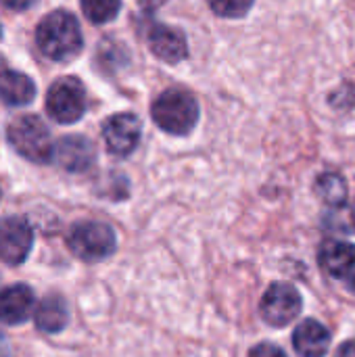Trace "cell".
Segmentation results:
<instances>
[{
    "label": "cell",
    "mask_w": 355,
    "mask_h": 357,
    "mask_svg": "<svg viewBox=\"0 0 355 357\" xmlns=\"http://www.w3.org/2000/svg\"><path fill=\"white\" fill-rule=\"evenodd\" d=\"M255 0H209V6L216 15L220 17H228V19H236V17H245Z\"/></svg>",
    "instance_id": "18"
},
{
    "label": "cell",
    "mask_w": 355,
    "mask_h": 357,
    "mask_svg": "<svg viewBox=\"0 0 355 357\" xmlns=\"http://www.w3.org/2000/svg\"><path fill=\"white\" fill-rule=\"evenodd\" d=\"M6 8H10V10H27V8H31L38 0H0Z\"/></svg>",
    "instance_id": "21"
},
{
    "label": "cell",
    "mask_w": 355,
    "mask_h": 357,
    "mask_svg": "<svg viewBox=\"0 0 355 357\" xmlns=\"http://www.w3.org/2000/svg\"><path fill=\"white\" fill-rule=\"evenodd\" d=\"M36 326L42 333H61L67 322H69V310L67 303L59 297V295H48L40 301V305L36 307Z\"/></svg>",
    "instance_id": "15"
},
{
    "label": "cell",
    "mask_w": 355,
    "mask_h": 357,
    "mask_svg": "<svg viewBox=\"0 0 355 357\" xmlns=\"http://www.w3.org/2000/svg\"><path fill=\"white\" fill-rule=\"evenodd\" d=\"M335 357H355V341H345L343 345H339Z\"/></svg>",
    "instance_id": "22"
},
{
    "label": "cell",
    "mask_w": 355,
    "mask_h": 357,
    "mask_svg": "<svg viewBox=\"0 0 355 357\" xmlns=\"http://www.w3.org/2000/svg\"><path fill=\"white\" fill-rule=\"evenodd\" d=\"M249 357H287V354L278 347V345H272V343H259L251 349Z\"/></svg>",
    "instance_id": "20"
},
{
    "label": "cell",
    "mask_w": 355,
    "mask_h": 357,
    "mask_svg": "<svg viewBox=\"0 0 355 357\" xmlns=\"http://www.w3.org/2000/svg\"><path fill=\"white\" fill-rule=\"evenodd\" d=\"M33 232L25 218L8 215L0 220V259L8 266H19L25 261L31 249Z\"/></svg>",
    "instance_id": "7"
},
{
    "label": "cell",
    "mask_w": 355,
    "mask_h": 357,
    "mask_svg": "<svg viewBox=\"0 0 355 357\" xmlns=\"http://www.w3.org/2000/svg\"><path fill=\"white\" fill-rule=\"evenodd\" d=\"M142 123L134 113H115L103 126V138L111 155L128 157L140 142Z\"/></svg>",
    "instance_id": "8"
},
{
    "label": "cell",
    "mask_w": 355,
    "mask_h": 357,
    "mask_svg": "<svg viewBox=\"0 0 355 357\" xmlns=\"http://www.w3.org/2000/svg\"><path fill=\"white\" fill-rule=\"evenodd\" d=\"M52 159L65 172L82 174V172H88L94 165L96 151H94V144L84 136H65V138H61L56 142Z\"/></svg>",
    "instance_id": "9"
},
{
    "label": "cell",
    "mask_w": 355,
    "mask_h": 357,
    "mask_svg": "<svg viewBox=\"0 0 355 357\" xmlns=\"http://www.w3.org/2000/svg\"><path fill=\"white\" fill-rule=\"evenodd\" d=\"M69 251L84 261H103L117 249V236L109 224L80 222L67 234Z\"/></svg>",
    "instance_id": "4"
},
{
    "label": "cell",
    "mask_w": 355,
    "mask_h": 357,
    "mask_svg": "<svg viewBox=\"0 0 355 357\" xmlns=\"http://www.w3.org/2000/svg\"><path fill=\"white\" fill-rule=\"evenodd\" d=\"M293 347L299 357H324L331 347V333L314 318L297 324L293 333Z\"/></svg>",
    "instance_id": "11"
},
{
    "label": "cell",
    "mask_w": 355,
    "mask_h": 357,
    "mask_svg": "<svg viewBox=\"0 0 355 357\" xmlns=\"http://www.w3.org/2000/svg\"><path fill=\"white\" fill-rule=\"evenodd\" d=\"M349 289L355 293V270L352 272V276H349Z\"/></svg>",
    "instance_id": "25"
},
{
    "label": "cell",
    "mask_w": 355,
    "mask_h": 357,
    "mask_svg": "<svg viewBox=\"0 0 355 357\" xmlns=\"http://www.w3.org/2000/svg\"><path fill=\"white\" fill-rule=\"evenodd\" d=\"M165 0H138V4L146 10V13H155Z\"/></svg>",
    "instance_id": "23"
},
{
    "label": "cell",
    "mask_w": 355,
    "mask_h": 357,
    "mask_svg": "<svg viewBox=\"0 0 355 357\" xmlns=\"http://www.w3.org/2000/svg\"><path fill=\"white\" fill-rule=\"evenodd\" d=\"M149 48L151 52L161 59L163 63L176 65L188 56V42L186 36L169 25H153L149 31Z\"/></svg>",
    "instance_id": "10"
},
{
    "label": "cell",
    "mask_w": 355,
    "mask_h": 357,
    "mask_svg": "<svg viewBox=\"0 0 355 357\" xmlns=\"http://www.w3.org/2000/svg\"><path fill=\"white\" fill-rule=\"evenodd\" d=\"M82 10L92 23H109L121 10V0H80Z\"/></svg>",
    "instance_id": "17"
},
{
    "label": "cell",
    "mask_w": 355,
    "mask_h": 357,
    "mask_svg": "<svg viewBox=\"0 0 355 357\" xmlns=\"http://www.w3.org/2000/svg\"><path fill=\"white\" fill-rule=\"evenodd\" d=\"M33 293L25 284H13L0 293V322L4 324H23L33 314Z\"/></svg>",
    "instance_id": "12"
},
{
    "label": "cell",
    "mask_w": 355,
    "mask_h": 357,
    "mask_svg": "<svg viewBox=\"0 0 355 357\" xmlns=\"http://www.w3.org/2000/svg\"><path fill=\"white\" fill-rule=\"evenodd\" d=\"M0 357H10V347H8V341L6 337L0 333Z\"/></svg>",
    "instance_id": "24"
},
{
    "label": "cell",
    "mask_w": 355,
    "mask_h": 357,
    "mask_svg": "<svg viewBox=\"0 0 355 357\" xmlns=\"http://www.w3.org/2000/svg\"><path fill=\"white\" fill-rule=\"evenodd\" d=\"M151 117L163 132L186 136L195 130L199 121V102L190 92L169 88L161 92L151 105Z\"/></svg>",
    "instance_id": "2"
},
{
    "label": "cell",
    "mask_w": 355,
    "mask_h": 357,
    "mask_svg": "<svg viewBox=\"0 0 355 357\" xmlns=\"http://www.w3.org/2000/svg\"><path fill=\"white\" fill-rule=\"evenodd\" d=\"M0 36H2V27H0Z\"/></svg>",
    "instance_id": "26"
},
{
    "label": "cell",
    "mask_w": 355,
    "mask_h": 357,
    "mask_svg": "<svg viewBox=\"0 0 355 357\" xmlns=\"http://www.w3.org/2000/svg\"><path fill=\"white\" fill-rule=\"evenodd\" d=\"M316 195L333 209L343 207L347 201V182L341 174L326 172L316 180Z\"/></svg>",
    "instance_id": "16"
},
{
    "label": "cell",
    "mask_w": 355,
    "mask_h": 357,
    "mask_svg": "<svg viewBox=\"0 0 355 357\" xmlns=\"http://www.w3.org/2000/svg\"><path fill=\"white\" fill-rule=\"evenodd\" d=\"M303 307V299L299 291L289 282H274L262 297L259 314L266 324L274 328H285L293 320L299 318Z\"/></svg>",
    "instance_id": "6"
},
{
    "label": "cell",
    "mask_w": 355,
    "mask_h": 357,
    "mask_svg": "<svg viewBox=\"0 0 355 357\" xmlns=\"http://www.w3.org/2000/svg\"><path fill=\"white\" fill-rule=\"evenodd\" d=\"M8 142L13 149L33 161V163H48L54 157V144L50 130L38 115H21L8 126Z\"/></svg>",
    "instance_id": "3"
},
{
    "label": "cell",
    "mask_w": 355,
    "mask_h": 357,
    "mask_svg": "<svg viewBox=\"0 0 355 357\" xmlns=\"http://www.w3.org/2000/svg\"><path fill=\"white\" fill-rule=\"evenodd\" d=\"M320 268L333 278H349L355 270V245L345 241H326L318 253Z\"/></svg>",
    "instance_id": "13"
},
{
    "label": "cell",
    "mask_w": 355,
    "mask_h": 357,
    "mask_svg": "<svg viewBox=\"0 0 355 357\" xmlns=\"http://www.w3.org/2000/svg\"><path fill=\"white\" fill-rule=\"evenodd\" d=\"M36 44L40 52L56 63H67L82 52L84 40L77 19L67 10H52L36 29Z\"/></svg>",
    "instance_id": "1"
},
{
    "label": "cell",
    "mask_w": 355,
    "mask_h": 357,
    "mask_svg": "<svg viewBox=\"0 0 355 357\" xmlns=\"http://www.w3.org/2000/svg\"><path fill=\"white\" fill-rule=\"evenodd\" d=\"M326 228L339 230V232H355V211L345 207H335L333 213L326 218Z\"/></svg>",
    "instance_id": "19"
},
{
    "label": "cell",
    "mask_w": 355,
    "mask_h": 357,
    "mask_svg": "<svg viewBox=\"0 0 355 357\" xmlns=\"http://www.w3.org/2000/svg\"><path fill=\"white\" fill-rule=\"evenodd\" d=\"M46 111L59 123H75L86 111V90L77 77L56 79L46 94Z\"/></svg>",
    "instance_id": "5"
},
{
    "label": "cell",
    "mask_w": 355,
    "mask_h": 357,
    "mask_svg": "<svg viewBox=\"0 0 355 357\" xmlns=\"http://www.w3.org/2000/svg\"><path fill=\"white\" fill-rule=\"evenodd\" d=\"M36 96V84L31 77L19 71H0V100L13 107L29 105Z\"/></svg>",
    "instance_id": "14"
}]
</instances>
